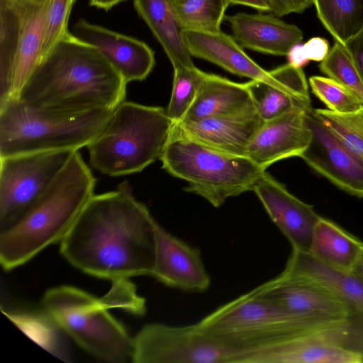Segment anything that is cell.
Listing matches in <instances>:
<instances>
[{
  "mask_svg": "<svg viewBox=\"0 0 363 363\" xmlns=\"http://www.w3.org/2000/svg\"><path fill=\"white\" fill-rule=\"evenodd\" d=\"M277 69L281 79L280 84L254 79L245 83L262 119L268 121L294 109L311 112L308 85L302 69L289 63Z\"/></svg>",
  "mask_w": 363,
  "mask_h": 363,
  "instance_id": "obj_20",
  "label": "cell"
},
{
  "mask_svg": "<svg viewBox=\"0 0 363 363\" xmlns=\"http://www.w3.org/2000/svg\"><path fill=\"white\" fill-rule=\"evenodd\" d=\"M76 0H50L48 6L40 59L67 33L72 8ZM40 61V60H39Z\"/></svg>",
  "mask_w": 363,
  "mask_h": 363,
  "instance_id": "obj_34",
  "label": "cell"
},
{
  "mask_svg": "<svg viewBox=\"0 0 363 363\" xmlns=\"http://www.w3.org/2000/svg\"><path fill=\"white\" fill-rule=\"evenodd\" d=\"M42 304L60 328L91 355L111 363L132 359L133 338L103 298L62 285L48 290Z\"/></svg>",
  "mask_w": 363,
  "mask_h": 363,
  "instance_id": "obj_8",
  "label": "cell"
},
{
  "mask_svg": "<svg viewBox=\"0 0 363 363\" xmlns=\"http://www.w3.org/2000/svg\"><path fill=\"white\" fill-rule=\"evenodd\" d=\"M18 49L17 16L6 0H0V105L13 98Z\"/></svg>",
  "mask_w": 363,
  "mask_h": 363,
  "instance_id": "obj_27",
  "label": "cell"
},
{
  "mask_svg": "<svg viewBox=\"0 0 363 363\" xmlns=\"http://www.w3.org/2000/svg\"><path fill=\"white\" fill-rule=\"evenodd\" d=\"M171 175L184 180L186 191L218 208L231 197L253 191L266 169L247 156L228 154L172 130L160 159Z\"/></svg>",
  "mask_w": 363,
  "mask_h": 363,
  "instance_id": "obj_7",
  "label": "cell"
},
{
  "mask_svg": "<svg viewBox=\"0 0 363 363\" xmlns=\"http://www.w3.org/2000/svg\"><path fill=\"white\" fill-rule=\"evenodd\" d=\"M5 314L22 331L46 350L61 359L65 360V358H67L57 330V328L60 327L45 311V314L29 313H5Z\"/></svg>",
  "mask_w": 363,
  "mask_h": 363,
  "instance_id": "obj_31",
  "label": "cell"
},
{
  "mask_svg": "<svg viewBox=\"0 0 363 363\" xmlns=\"http://www.w3.org/2000/svg\"><path fill=\"white\" fill-rule=\"evenodd\" d=\"M157 225L124 182L89 199L60 242V251L79 270L113 282L151 276Z\"/></svg>",
  "mask_w": 363,
  "mask_h": 363,
  "instance_id": "obj_1",
  "label": "cell"
},
{
  "mask_svg": "<svg viewBox=\"0 0 363 363\" xmlns=\"http://www.w3.org/2000/svg\"><path fill=\"white\" fill-rule=\"evenodd\" d=\"M344 46L363 82V30L347 40Z\"/></svg>",
  "mask_w": 363,
  "mask_h": 363,
  "instance_id": "obj_37",
  "label": "cell"
},
{
  "mask_svg": "<svg viewBox=\"0 0 363 363\" xmlns=\"http://www.w3.org/2000/svg\"><path fill=\"white\" fill-rule=\"evenodd\" d=\"M114 109L69 114L36 108L13 98L0 105V157L79 150L102 131Z\"/></svg>",
  "mask_w": 363,
  "mask_h": 363,
  "instance_id": "obj_6",
  "label": "cell"
},
{
  "mask_svg": "<svg viewBox=\"0 0 363 363\" xmlns=\"http://www.w3.org/2000/svg\"><path fill=\"white\" fill-rule=\"evenodd\" d=\"M309 85L313 94L332 111L352 112L363 105L352 91L330 77H311Z\"/></svg>",
  "mask_w": 363,
  "mask_h": 363,
  "instance_id": "obj_33",
  "label": "cell"
},
{
  "mask_svg": "<svg viewBox=\"0 0 363 363\" xmlns=\"http://www.w3.org/2000/svg\"><path fill=\"white\" fill-rule=\"evenodd\" d=\"M186 48L191 56L218 65L228 72L250 79L280 84L277 68L266 71L252 60L234 40L221 31L182 30Z\"/></svg>",
  "mask_w": 363,
  "mask_h": 363,
  "instance_id": "obj_18",
  "label": "cell"
},
{
  "mask_svg": "<svg viewBox=\"0 0 363 363\" xmlns=\"http://www.w3.org/2000/svg\"><path fill=\"white\" fill-rule=\"evenodd\" d=\"M96 179L79 150L34 205L15 224L1 230L0 262L6 271L30 261L60 242L94 194Z\"/></svg>",
  "mask_w": 363,
  "mask_h": 363,
  "instance_id": "obj_3",
  "label": "cell"
},
{
  "mask_svg": "<svg viewBox=\"0 0 363 363\" xmlns=\"http://www.w3.org/2000/svg\"><path fill=\"white\" fill-rule=\"evenodd\" d=\"M126 85L96 48L69 31L40 60L16 98L41 110L76 114L115 109L125 101Z\"/></svg>",
  "mask_w": 363,
  "mask_h": 363,
  "instance_id": "obj_2",
  "label": "cell"
},
{
  "mask_svg": "<svg viewBox=\"0 0 363 363\" xmlns=\"http://www.w3.org/2000/svg\"><path fill=\"white\" fill-rule=\"evenodd\" d=\"M307 122L312 140L300 157L340 189L363 198V160L345 147L312 111Z\"/></svg>",
  "mask_w": 363,
  "mask_h": 363,
  "instance_id": "obj_12",
  "label": "cell"
},
{
  "mask_svg": "<svg viewBox=\"0 0 363 363\" xmlns=\"http://www.w3.org/2000/svg\"><path fill=\"white\" fill-rule=\"evenodd\" d=\"M263 123L252 106L230 114L181 121L174 123V127L206 146L228 154L246 156L252 140Z\"/></svg>",
  "mask_w": 363,
  "mask_h": 363,
  "instance_id": "obj_17",
  "label": "cell"
},
{
  "mask_svg": "<svg viewBox=\"0 0 363 363\" xmlns=\"http://www.w3.org/2000/svg\"><path fill=\"white\" fill-rule=\"evenodd\" d=\"M233 38L242 47L257 52L287 55L303 39L302 31L270 15L238 13L225 16Z\"/></svg>",
  "mask_w": 363,
  "mask_h": 363,
  "instance_id": "obj_19",
  "label": "cell"
},
{
  "mask_svg": "<svg viewBox=\"0 0 363 363\" xmlns=\"http://www.w3.org/2000/svg\"><path fill=\"white\" fill-rule=\"evenodd\" d=\"M317 15L342 45L363 30V0H312Z\"/></svg>",
  "mask_w": 363,
  "mask_h": 363,
  "instance_id": "obj_26",
  "label": "cell"
},
{
  "mask_svg": "<svg viewBox=\"0 0 363 363\" xmlns=\"http://www.w3.org/2000/svg\"><path fill=\"white\" fill-rule=\"evenodd\" d=\"M351 272L363 281V250L352 267Z\"/></svg>",
  "mask_w": 363,
  "mask_h": 363,
  "instance_id": "obj_40",
  "label": "cell"
},
{
  "mask_svg": "<svg viewBox=\"0 0 363 363\" xmlns=\"http://www.w3.org/2000/svg\"><path fill=\"white\" fill-rule=\"evenodd\" d=\"M250 291L291 315L317 323L363 316V311L326 287L285 271Z\"/></svg>",
  "mask_w": 363,
  "mask_h": 363,
  "instance_id": "obj_11",
  "label": "cell"
},
{
  "mask_svg": "<svg viewBox=\"0 0 363 363\" xmlns=\"http://www.w3.org/2000/svg\"><path fill=\"white\" fill-rule=\"evenodd\" d=\"M230 351L197 323L144 325L133 338L135 363H231Z\"/></svg>",
  "mask_w": 363,
  "mask_h": 363,
  "instance_id": "obj_10",
  "label": "cell"
},
{
  "mask_svg": "<svg viewBox=\"0 0 363 363\" xmlns=\"http://www.w3.org/2000/svg\"><path fill=\"white\" fill-rule=\"evenodd\" d=\"M72 33L96 48L127 84L145 79L155 65L154 51L145 42L131 36L84 19L74 25Z\"/></svg>",
  "mask_w": 363,
  "mask_h": 363,
  "instance_id": "obj_14",
  "label": "cell"
},
{
  "mask_svg": "<svg viewBox=\"0 0 363 363\" xmlns=\"http://www.w3.org/2000/svg\"><path fill=\"white\" fill-rule=\"evenodd\" d=\"M272 13L281 17L291 13H302L313 4L312 0H271Z\"/></svg>",
  "mask_w": 363,
  "mask_h": 363,
  "instance_id": "obj_36",
  "label": "cell"
},
{
  "mask_svg": "<svg viewBox=\"0 0 363 363\" xmlns=\"http://www.w3.org/2000/svg\"><path fill=\"white\" fill-rule=\"evenodd\" d=\"M0 157V230L17 223L51 184L74 152Z\"/></svg>",
  "mask_w": 363,
  "mask_h": 363,
  "instance_id": "obj_9",
  "label": "cell"
},
{
  "mask_svg": "<svg viewBox=\"0 0 363 363\" xmlns=\"http://www.w3.org/2000/svg\"><path fill=\"white\" fill-rule=\"evenodd\" d=\"M229 4H240L264 12H272L271 0H227Z\"/></svg>",
  "mask_w": 363,
  "mask_h": 363,
  "instance_id": "obj_38",
  "label": "cell"
},
{
  "mask_svg": "<svg viewBox=\"0 0 363 363\" xmlns=\"http://www.w3.org/2000/svg\"><path fill=\"white\" fill-rule=\"evenodd\" d=\"M319 68L328 77L352 91L363 103V82L344 45L335 41Z\"/></svg>",
  "mask_w": 363,
  "mask_h": 363,
  "instance_id": "obj_32",
  "label": "cell"
},
{
  "mask_svg": "<svg viewBox=\"0 0 363 363\" xmlns=\"http://www.w3.org/2000/svg\"><path fill=\"white\" fill-rule=\"evenodd\" d=\"M308 113L294 109L264 121L252 140L246 156L264 169L279 160L300 157L312 140Z\"/></svg>",
  "mask_w": 363,
  "mask_h": 363,
  "instance_id": "obj_16",
  "label": "cell"
},
{
  "mask_svg": "<svg viewBox=\"0 0 363 363\" xmlns=\"http://www.w3.org/2000/svg\"><path fill=\"white\" fill-rule=\"evenodd\" d=\"M231 353V363H261L266 353L283 342L323 324L293 315L244 294L196 323Z\"/></svg>",
  "mask_w": 363,
  "mask_h": 363,
  "instance_id": "obj_4",
  "label": "cell"
},
{
  "mask_svg": "<svg viewBox=\"0 0 363 363\" xmlns=\"http://www.w3.org/2000/svg\"><path fill=\"white\" fill-rule=\"evenodd\" d=\"M127 0H89V5L99 9L108 11Z\"/></svg>",
  "mask_w": 363,
  "mask_h": 363,
  "instance_id": "obj_39",
  "label": "cell"
},
{
  "mask_svg": "<svg viewBox=\"0 0 363 363\" xmlns=\"http://www.w3.org/2000/svg\"><path fill=\"white\" fill-rule=\"evenodd\" d=\"M312 113L345 147L363 160V105L348 113L328 108L313 109Z\"/></svg>",
  "mask_w": 363,
  "mask_h": 363,
  "instance_id": "obj_29",
  "label": "cell"
},
{
  "mask_svg": "<svg viewBox=\"0 0 363 363\" xmlns=\"http://www.w3.org/2000/svg\"><path fill=\"white\" fill-rule=\"evenodd\" d=\"M182 30L220 31L227 0H172Z\"/></svg>",
  "mask_w": 363,
  "mask_h": 363,
  "instance_id": "obj_28",
  "label": "cell"
},
{
  "mask_svg": "<svg viewBox=\"0 0 363 363\" xmlns=\"http://www.w3.org/2000/svg\"><path fill=\"white\" fill-rule=\"evenodd\" d=\"M363 250V242L334 222L320 216L316 223L310 252L333 267L351 271Z\"/></svg>",
  "mask_w": 363,
  "mask_h": 363,
  "instance_id": "obj_25",
  "label": "cell"
},
{
  "mask_svg": "<svg viewBox=\"0 0 363 363\" xmlns=\"http://www.w3.org/2000/svg\"><path fill=\"white\" fill-rule=\"evenodd\" d=\"M133 6L162 45L173 68L195 66L184 43L172 0H133Z\"/></svg>",
  "mask_w": 363,
  "mask_h": 363,
  "instance_id": "obj_24",
  "label": "cell"
},
{
  "mask_svg": "<svg viewBox=\"0 0 363 363\" xmlns=\"http://www.w3.org/2000/svg\"><path fill=\"white\" fill-rule=\"evenodd\" d=\"M252 106V99L245 83H237L216 74L206 73L192 105L182 121L230 114Z\"/></svg>",
  "mask_w": 363,
  "mask_h": 363,
  "instance_id": "obj_22",
  "label": "cell"
},
{
  "mask_svg": "<svg viewBox=\"0 0 363 363\" xmlns=\"http://www.w3.org/2000/svg\"><path fill=\"white\" fill-rule=\"evenodd\" d=\"M328 41L320 37L311 38L304 44L294 46L289 54V63L302 68L309 61L321 62L329 52Z\"/></svg>",
  "mask_w": 363,
  "mask_h": 363,
  "instance_id": "obj_35",
  "label": "cell"
},
{
  "mask_svg": "<svg viewBox=\"0 0 363 363\" xmlns=\"http://www.w3.org/2000/svg\"><path fill=\"white\" fill-rule=\"evenodd\" d=\"M253 191L272 222L289 241L292 250L309 252L313 230L320 218L313 207L291 194L267 172Z\"/></svg>",
  "mask_w": 363,
  "mask_h": 363,
  "instance_id": "obj_13",
  "label": "cell"
},
{
  "mask_svg": "<svg viewBox=\"0 0 363 363\" xmlns=\"http://www.w3.org/2000/svg\"><path fill=\"white\" fill-rule=\"evenodd\" d=\"M284 270L326 287L352 307L363 311V281L351 271L333 267L310 252L298 250H292Z\"/></svg>",
  "mask_w": 363,
  "mask_h": 363,
  "instance_id": "obj_23",
  "label": "cell"
},
{
  "mask_svg": "<svg viewBox=\"0 0 363 363\" xmlns=\"http://www.w3.org/2000/svg\"><path fill=\"white\" fill-rule=\"evenodd\" d=\"M18 21L19 49L16 64L13 98L41 57L45 19L50 0H6Z\"/></svg>",
  "mask_w": 363,
  "mask_h": 363,
  "instance_id": "obj_21",
  "label": "cell"
},
{
  "mask_svg": "<svg viewBox=\"0 0 363 363\" xmlns=\"http://www.w3.org/2000/svg\"><path fill=\"white\" fill-rule=\"evenodd\" d=\"M206 72L193 67L174 68V77L170 100L167 113L175 123L181 121L192 105Z\"/></svg>",
  "mask_w": 363,
  "mask_h": 363,
  "instance_id": "obj_30",
  "label": "cell"
},
{
  "mask_svg": "<svg viewBox=\"0 0 363 363\" xmlns=\"http://www.w3.org/2000/svg\"><path fill=\"white\" fill-rule=\"evenodd\" d=\"M173 124L162 107L124 101L87 146L89 164L111 177L140 172L160 159Z\"/></svg>",
  "mask_w": 363,
  "mask_h": 363,
  "instance_id": "obj_5",
  "label": "cell"
},
{
  "mask_svg": "<svg viewBox=\"0 0 363 363\" xmlns=\"http://www.w3.org/2000/svg\"><path fill=\"white\" fill-rule=\"evenodd\" d=\"M155 262L152 277L163 284L187 291L203 292L211 277L199 248L174 236L159 223L155 229Z\"/></svg>",
  "mask_w": 363,
  "mask_h": 363,
  "instance_id": "obj_15",
  "label": "cell"
}]
</instances>
